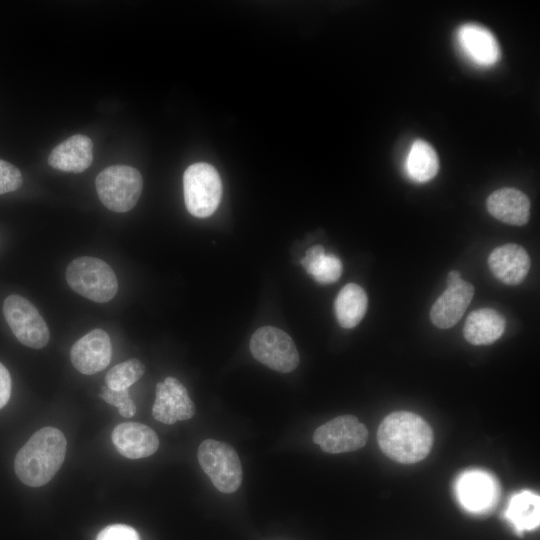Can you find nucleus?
Returning <instances> with one entry per match:
<instances>
[{"label": "nucleus", "mask_w": 540, "mask_h": 540, "mask_svg": "<svg viewBox=\"0 0 540 540\" xmlns=\"http://www.w3.org/2000/svg\"><path fill=\"white\" fill-rule=\"evenodd\" d=\"M3 313L10 329L20 343L34 349L47 345L50 332L36 307L26 298L12 294L3 304Z\"/></svg>", "instance_id": "6e6552de"}, {"label": "nucleus", "mask_w": 540, "mask_h": 540, "mask_svg": "<svg viewBox=\"0 0 540 540\" xmlns=\"http://www.w3.org/2000/svg\"><path fill=\"white\" fill-rule=\"evenodd\" d=\"M438 169V156L433 147L424 140L414 141L406 159L409 177L416 182H427L437 174Z\"/></svg>", "instance_id": "4be33fe9"}, {"label": "nucleus", "mask_w": 540, "mask_h": 540, "mask_svg": "<svg viewBox=\"0 0 540 540\" xmlns=\"http://www.w3.org/2000/svg\"><path fill=\"white\" fill-rule=\"evenodd\" d=\"M488 265L499 281L507 285H518L528 274L530 258L522 246L510 243L493 249Z\"/></svg>", "instance_id": "4468645a"}, {"label": "nucleus", "mask_w": 540, "mask_h": 540, "mask_svg": "<svg viewBox=\"0 0 540 540\" xmlns=\"http://www.w3.org/2000/svg\"><path fill=\"white\" fill-rule=\"evenodd\" d=\"M301 264L318 283L336 282L342 274V263L333 254H326L321 245L310 247L301 260Z\"/></svg>", "instance_id": "5701e85b"}, {"label": "nucleus", "mask_w": 540, "mask_h": 540, "mask_svg": "<svg viewBox=\"0 0 540 540\" xmlns=\"http://www.w3.org/2000/svg\"><path fill=\"white\" fill-rule=\"evenodd\" d=\"M457 40L463 52L477 65H494L500 57V49L493 34L483 26L468 23L457 31Z\"/></svg>", "instance_id": "dca6fc26"}, {"label": "nucleus", "mask_w": 540, "mask_h": 540, "mask_svg": "<svg viewBox=\"0 0 540 540\" xmlns=\"http://www.w3.org/2000/svg\"><path fill=\"white\" fill-rule=\"evenodd\" d=\"M100 395L104 401L117 407L121 416L129 418L136 413V405L130 398L128 389L117 391L104 386Z\"/></svg>", "instance_id": "393cba45"}, {"label": "nucleus", "mask_w": 540, "mask_h": 540, "mask_svg": "<svg viewBox=\"0 0 540 540\" xmlns=\"http://www.w3.org/2000/svg\"><path fill=\"white\" fill-rule=\"evenodd\" d=\"M11 395V377L6 367L0 363V409L4 407Z\"/></svg>", "instance_id": "cd10ccee"}, {"label": "nucleus", "mask_w": 540, "mask_h": 540, "mask_svg": "<svg viewBox=\"0 0 540 540\" xmlns=\"http://www.w3.org/2000/svg\"><path fill=\"white\" fill-rule=\"evenodd\" d=\"M112 441L124 457L138 459L151 456L159 446V439L153 429L137 422H124L112 432Z\"/></svg>", "instance_id": "ddd939ff"}, {"label": "nucleus", "mask_w": 540, "mask_h": 540, "mask_svg": "<svg viewBox=\"0 0 540 540\" xmlns=\"http://www.w3.org/2000/svg\"><path fill=\"white\" fill-rule=\"evenodd\" d=\"M504 317L494 309L481 308L471 312L465 322V339L473 345H489L498 340L505 330Z\"/></svg>", "instance_id": "6ab92c4d"}, {"label": "nucleus", "mask_w": 540, "mask_h": 540, "mask_svg": "<svg viewBox=\"0 0 540 540\" xmlns=\"http://www.w3.org/2000/svg\"><path fill=\"white\" fill-rule=\"evenodd\" d=\"M254 358L267 367L288 373L299 364V354L292 338L283 330L264 326L254 332L250 340Z\"/></svg>", "instance_id": "0eeeda50"}, {"label": "nucleus", "mask_w": 540, "mask_h": 540, "mask_svg": "<svg viewBox=\"0 0 540 540\" xmlns=\"http://www.w3.org/2000/svg\"><path fill=\"white\" fill-rule=\"evenodd\" d=\"M112 345L108 333L94 329L77 340L70 351L73 366L82 374L92 375L110 363Z\"/></svg>", "instance_id": "f8f14e48"}, {"label": "nucleus", "mask_w": 540, "mask_h": 540, "mask_svg": "<svg viewBox=\"0 0 540 540\" xmlns=\"http://www.w3.org/2000/svg\"><path fill=\"white\" fill-rule=\"evenodd\" d=\"M473 295V285L465 280L456 286L447 287L431 307V322L441 329L453 327L462 318Z\"/></svg>", "instance_id": "2eb2a0df"}, {"label": "nucleus", "mask_w": 540, "mask_h": 540, "mask_svg": "<svg viewBox=\"0 0 540 540\" xmlns=\"http://www.w3.org/2000/svg\"><path fill=\"white\" fill-rule=\"evenodd\" d=\"M66 281L76 293L99 303L110 301L118 291L113 269L95 257L83 256L71 261L66 270Z\"/></svg>", "instance_id": "7ed1b4c3"}, {"label": "nucleus", "mask_w": 540, "mask_h": 540, "mask_svg": "<svg viewBox=\"0 0 540 540\" xmlns=\"http://www.w3.org/2000/svg\"><path fill=\"white\" fill-rule=\"evenodd\" d=\"M381 450L392 460L411 464L423 460L433 445V432L419 415L398 411L381 422L377 433Z\"/></svg>", "instance_id": "f257e3e1"}, {"label": "nucleus", "mask_w": 540, "mask_h": 540, "mask_svg": "<svg viewBox=\"0 0 540 540\" xmlns=\"http://www.w3.org/2000/svg\"><path fill=\"white\" fill-rule=\"evenodd\" d=\"M23 178L13 164L0 159V194L12 192L21 187Z\"/></svg>", "instance_id": "a878e982"}, {"label": "nucleus", "mask_w": 540, "mask_h": 540, "mask_svg": "<svg viewBox=\"0 0 540 540\" xmlns=\"http://www.w3.org/2000/svg\"><path fill=\"white\" fill-rule=\"evenodd\" d=\"M93 161L92 140L83 134H75L57 145L48 157V164L55 169L80 173Z\"/></svg>", "instance_id": "f3484780"}, {"label": "nucleus", "mask_w": 540, "mask_h": 540, "mask_svg": "<svg viewBox=\"0 0 540 540\" xmlns=\"http://www.w3.org/2000/svg\"><path fill=\"white\" fill-rule=\"evenodd\" d=\"M505 517L518 533L537 528L540 523V497L529 490L515 494L510 499Z\"/></svg>", "instance_id": "412c9836"}, {"label": "nucleus", "mask_w": 540, "mask_h": 540, "mask_svg": "<svg viewBox=\"0 0 540 540\" xmlns=\"http://www.w3.org/2000/svg\"><path fill=\"white\" fill-rule=\"evenodd\" d=\"M66 448L65 436L59 429L54 427L39 429L15 457L14 469L17 477L31 487L46 484L60 469Z\"/></svg>", "instance_id": "f03ea898"}, {"label": "nucleus", "mask_w": 540, "mask_h": 540, "mask_svg": "<svg viewBox=\"0 0 540 540\" xmlns=\"http://www.w3.org/2000/svg\"><path fill=\"white\" fill-rule=\"evenodd\" d=\"M96 540H140L136 530L128 525L114 524L99 532Z\"/></svg>", "instance_id": "bb28decb"}, {"label": "nucleus", "mask_w": 540, "mask_h": 540, "mask_svg": "<svg viewBox=\"0 0 540 540\" xmlns=\"http://www.w3.org/2000/svg\"><path fill=\"white\" fill-rule=\"evenodd\" d=\"M96 190L100 201L111 211L123 213L137 203L143 180L140 172L127 165H113L96 177Z\"/></svg>", "instance_id": "20e7f679"}, {"label": "nucleus", "mask_w": 540, "mask_h": 540, "mask_svg": "<svg viewBox=\"0 0 540 540\" xmlns=\"http://www.w3.org/2000/svg\"><path fill=\"white\" fill-rule=\"evenodd\" d=\"M368 439V431L355 416L342 415L318 427L313 441L327 453H345L362 448Z\"/></svg>", "instance_id": "1a4fd4ad"}, {"label": "nucleus", "mask_w": 540, "mask_h": 540, "mask_svg": "<svg viewBox=\"0 0 540 540\" xmlns=\"http://www.w3.org/2000/svg\"><path fill=\"white\" fill-rule=\"evenodd\" d=\"M195 406L184 385L174 377H167L156 385L152 415L164 424L193 417Z\"/></svg>", "instance_id": "9b49d317"}, {"label": "nucleus", "mask_w": 540, "mask_h": 540, "mask_svg": "<svg viewBox=\"0 0 540 540\" xmlns=\"http://www.w3.org/2000/svg\"><path fill=\"white\" fill-rule=\"evenodd\" d=\"M183 192L190 214L199 218L212 215L222 195V183L217 170L204 162L190 165L183 175Z\"/></svg>", "instance_id": "39448f33"}, {"label": "nucleus", "mask_w": 540, "mask_h": 540, "mask_svg": "<svg viewBox=\"0 0 540 540\" xmlns=\"http://www.w3.org/2000/svg\"><path fill=\"white\" fill-rule=\"evenodd\" d=\"M145 367L141 361L132 358L112 367L105 376L106 386L112 390H127L144 374Z\"/></svg>", "instance_id": "b1692460"}, {"label": "nucleus", "mask_w": 540, "mask_h": 540, "mask_svg": "<svg viewBox=\"0 0 540 540\" xmlns=\"http://www.w3.org/2000/svg\"><path fill=\"white\" fill-rule=\"evenodd\" d=\"M367 304V295L362 287L355 283L345 285L334 303L339 324L348 329L358 325L366 313Z\"/></svg>", "instance_id": "aec40b11"}, {"label": "nucleus", "mask_w": 540, "mask_h": 540, "mask_svg": "<svg viewBox=\"0 0 540 540\" xmlns=\"http://www.w3.org/2000/svg\"><path fill=\"white\" fill-rule=\"evenodd\" d=\"M463 279L461 278L460 272L452 270L447 276V287H452L458 285Z\"/></svg>", "instance_id": "c85d7f7f"}, {"label": "nucleus", "mask_w": 540, "mask_h": 540, "mask_svg": "<svg viewBox=\"0 0 540 540\" xmlns=\"http://www.w3.org/2000/svg\"><path fill=\"white\" fill-rule=\"evenodd\" d=\"M486 207L494 218L510 225L523 226L529 220L530 201L515 188L494 191L488 196Z\"/></svg>", "instance_id": "a211bd4d"}, {"label": "nucleus", "mask_w": 540, "mask_h": 540, "mask_svg": "<svg viewBox=\"0 0 540 540\" xmlns=\"http://www.w3.org/2000/svg\"><path fill=\"white\" fill-rule=\"evenodd\" d=\"M455 490L460 504L472 513L490 510L499 496L496 479L482 470L463 472L456 481Z\"/></svg>", "instance_id": "9d476101"}, {"label": "nucleus", "mask_w": 540, "mask_h": 540, "mask_svg": "<svg viewBox=\"0 0 540 540\" xmlns=\"http://www.w3.org/2000/svg\"><path fill=\"white\" fill-rule=\"evenodd\" d=\"M198 461L220 492L233 493L240 487L241 462L229 444L214 439L204 440L198 448Z\"/></svg>", "instance_id": "423d86ee"}]
</instances>
